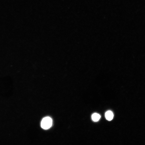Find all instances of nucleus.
<instances>
[{"label":"nucleus","mask_w":145,"mask_h":145,"mask_svg":"<svg viewBox=\"0 0 145 145\" xmlns=\"http://www.w3.org/2000/svg\"><path fill=\"white\" fill-rule=\"evenodd\" d=\"M101 117V116L99 114L97 113L93 114L92 116V120L95 122L98 121Z\"/></svg>","instance_id":"obj_3"},{"label":"nucleus","mask_w":145,"mask_h":145,"mask_svg":"<svg viewBox=\"0 0 145 145\" xmlns=\"http://www.w3.org/2000/svg\"><path fill=\"white\" fill-rule=\"evenodd\" d=\"M105 117L107 120L110 121L113 118L114 115L112 111H108L105 113Z\"/></svg>","instance_id":"obj_2"},{"label":"nucleus","mask_w":145,"mask_h":145,"mask_svg":"<svg viewBox=\"0 0 145 145\" xmlns=\"http://www.w3.org/2000/svg\"><path fill=\"white\" fill-rule=\"evenodd\" d=\"M53 120L50 117H46L44 118L41 122V127L45 130L50 128L52 125Z\"/></svg>","instance_id":"obj_1"}]
</instances>
